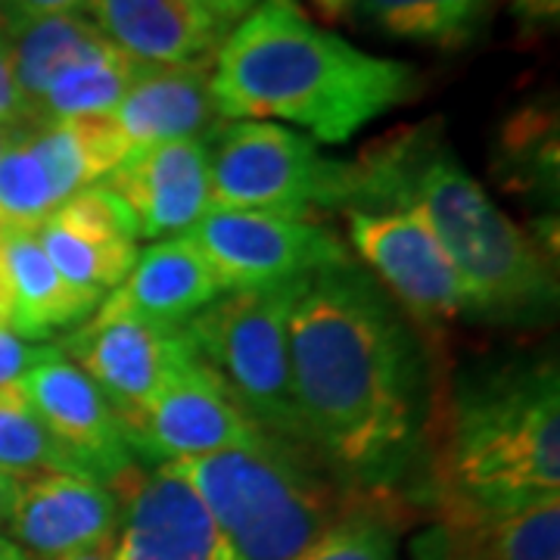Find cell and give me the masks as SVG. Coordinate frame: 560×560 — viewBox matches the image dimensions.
I'll return each mask as SVG.
<instances>
[{
    "label": "cell",
    "mask_w": 560,
    "mask_h": 560,
    "mask_svg": "<svg viewBox=\"0 0 560 560\" xmlns=\"http://www.w3.org/2000/svg\"><path fill=\"white\" fill-rule=\"evenodd\" d=\"M88 0H0V28H13L22 22L84 13Z\"/></svg>",
    "instance_id": "obj_29"
},
{
    "label": "cell",
    "mask_w": 560,
    "mask_h": 560,
    "mask_svg": "<svg viewBox=\"0 0 560 560\" xmlns=\"http://www.w3.org/2000/svg\"><path fill=\"white\" fill-rule=\"evenodd\" d=\"M66 359L88 374L125 427L194 355L180 330H160L128 318H91L57 342Z\"/></svg>",
    "instance_id": "obj_13"
},
{
    "label": "cell",
    "mask_w": 560,
    "mask_h": 560,
    "mask_svg": "<svg viewBox=\"0 0 560 560\" xmlns=\"http://www.w3.org/2000/svg\"><path fill=\"white\" fill-rule=\"evenodd\" d=\"M349 237L361 268L418 327L440 330L467 315L458 275L415 206L349 212Z\"/></svg>",
    "instance_id": "obj_11"
},
{
    "label": "cell",
    "mask_w": 560,
    "mask_h": 560,
    "mask_svg": "<svg viewBox=\"0 0 560 560\" xmlns=\"http://www.w3.org/2000/svg\"><path fill=\"white\" fill-rule=\"evenodd\" d=\"M433 521L495 517L560 495V371L555 355L460 374L427 420Z\"/></svg>",
    "instance_id": "obj_3"
},
{
    "label": "cell",
    "mask_w": 560,
    "mask_h": 560,
    "mask_svg": "<svg viewBox=\"0 0 560 560\" xmlns=\"http://www.w3.org/2000/svg\"><path fill=\"white\" fill-rule=\"evenodd\" d=\"M153 69L156 66L135 60L125 50L113 47L103 57L81 62L54 81L44 91L32 121L50 125V121L84 119V116H109L121 97Z\"/></svg>",
    "instance_id": "obj_25"
},
{
    "label": "cell",
    "mask_w": 560,
    "mask_h": 560,
    "mask_svg": "<svg viewBox=\"0 0 560 560\" xmlns=\"http://www.w3.org/2000/svg\"><path fill=\"white\" fill-rule=\"evenodd\" d=\"M131 150L168 140H212L221 119L212 94V69L156 66L109 113Z\"/></svg>",
    "instance_id": "obj_22"
},
{
    "label": "cell",
    "mask_w": 560,
    "mask_h": 560,
    "mask_svg": "<svg viewBox=\"0 0 560 560\" xmlns=\"http://www.w3.org/2000/svg\"><path fill=\"white\" fill-rule=\"evenodd\" d=\"M168 467L200 495L241 560H293L374 499L346 486L318 452L280 440Z\"/></svg>",
    "instance_id": "obj_5"
},
{
    "label": "cell",
    "mask_w": 560,
    "mask_h": 560,
    "mask_svg": "<svg viewBox=\"0 0 560 560\" xmlns=\"http://www.w3.org/2000/svg\"><path fill=\"white\" fill-rule=\"evenodd\" d=\"M197 3H202L212 16H219L224 25H237V22H243L256 7H261L265 0H197Z\"/></svg>",
    "instance_id": "obj_32"
},
{
    "label": "cell",
    "mask_w": 560,
    "mask_h": 560,
    "mask_svg": "<svg viewBox=\"0 0 560 560\" xmlns=\"http://www.w3.org/2000/svg\"><path fill=\"white\" fill-rule=\"evenodd\" d=\"M140 467L202 458L275 440L243 411L197 355L180 364L138 418L121 427Z\"/></svg>",
    "instance_id": "obj_10"
},
{
    "label": "cell",
    "mask_w": 560,
    "mask_h": 560,
    "mask_svg": "<svg viewBox=\"0 0 560 560\" xmlns=\"http://www.w3.org/2000/svg\"><path fill=\"white\" fill-rule=\"evenodd\" d=\"M0 121L32 125L20 97V88H16V75H13V44L3 28H0Z\"/></svg>",
    "instance_id": "obj_30"
},
{
    "label": "cell",
    "mask_w": 560,
    "mask_h": 560,
    "mask_svg": "<svg viewBox=\"0 0 560 560\" xmlns=\"http://www.w3.org/2000/svg\"><path fill=\"white\" fill-rule=\"evenodd\" d=\"M300 283L221 293L187 320L180 334L268 436L312 448L302 427L287 337L290 305Z\"/></svg>",
    "instance_id": "obj_6"
},
{
    "label": "cell",
    "mask_w": 560,
    "mask_h": 560,
    "mask_svg": "<svg viewBox=\"0 0 560 560\" xmlns=\"http://www.w3.org/2000/svg\"><path fill=\"white\" fill-rule=\"evenodd\" d=\"M212 94L224 121H287L315 143H346L415 101L420 72L364 54L293 0H265L221 44Z\"/></svg>",
    "instance_id": "obj_4"
},
{
    "label": "cell",
    "mask_w": 560,
    "mask_h": 560,
    "mask_svg": "<svg viewBox=\"0 0 560 560\" xmlns=\"http://www.w3.org/2000/svg\"><path fill=\"white\" fill-rule=\"evenodd\" d=\"M0 560H35V558H28L16 541L7 539V536L0 533Z\"/></svg>",
    "instance_id": "obj_36"
},
{
    "label": "cell",
    "mask_w": 560,
    "mask_h": 560,
    "mask_svg": "<svg viewBox=\"0 0 560 560\" xmlns=\"http://www.w3.org/2000/svg\"><path fill=\"white\" fill-rule=\"evenodd\" d=\"M109 551H113V548H97V551H88V555H75V558H66V560H109Z\"/></svg>",
    "instance_id": "obj_38"
},
{
    "label": "cell",
    "mask_w": 560,
    "mask_h": 560,
    "mask_svg": "<svg viewBox=\"0 0 560 560\" xmlns=\"http://www.w3.org/2000/svg\"><path fill=\"white\" fill-rule=\"evenodd\" d=\"M128 153L109 116L32 125L0 160V234L38 231L50 212L101 184Z\"/></svg>",
    "instance_id": "obj_8"
},
{
    "label": "cell",
    "mask_w": 560,
    "mask_h": 560,
    "mask_svg": "<svg viewBox=\"0 0 560 560\" xmlns=\"http://www.w3.org/2000/svg\"><path fill=\"white\" fill-rule=\"evenodd\" d=\"M3 32L13 44V75H16V88L25 103L28 121L35 119L40 97L54 81L81 62L103 57L106 50L116 47L84 13H62V16L22 22Z\"/></svg>",
    "instance_id": "obj_23"
},
{
    "label": "cell",
    "mask_w": 560,
    "mask_h": 560,
    "mask_svg": "<svg viewBox=\"0 0 560 560\" xmlns=\"http://www.w3.org/2000/svg\"><path fill=\"white\" fill-rule=\"evenodd\" d=\"M121 523L119 492L81 474L20 477L7 539L35 560H66L113 548Z\"/></svg>",
    "instance_id": "obj_14"
},
{
    "label": "cell",
    "mask_w": 560,
    "mask_h": 560,
    "mask_svg": "<svg viewBox=\"0 0 560 560\" xmlns=\"http://www.w3.org/2000/svg\"><path fill=\"white\" fill-rule=\"evenodd\" d=\"M411 560H560V495L495 517H448L423 526Z\"/></svg>",
    "instance_id": "obj_21"
},
{
    "label": "cell",
    "mask_w": 560,
    "mask_h": 560,
    "mask_svg": "<svg viewBox=\"0 0 560 560\" xmlns=\"http://www.w3.org/2000/svg\"><path fill=\"white\" fill-rule=\"evenodd\" d=\"M312 3H315V10H318L320 20L330 22V25L349 20V16H352V10L359 7V0H312Z\"/></svg>",
    "instance_id": "obj_34"
},
{
    "label": "cell",
    "mask_w": 560,
    "mask_h": 560,
    "mask_svg": "<svg viewBox=\"0 0 560 560\" xmlns=\"http://www.w3.org/2000/svg\"><path fill=\"white\" fill-rule=\"evenodd\" d=\"M287 337L308 445L355 492L411 508L430 396L423 346L405 312L346 259L296 287Z\"/></svg>",
    "instance_id": "obj_1"
},
{
    "label": "cell",
    "mask_w": 560,
    "mask_h": 560,
    "mask_svg": "<svg viewBox=\"0 0 560 560\" xmlns=\"http://www.w3.org/2000/svg\"><path fill=\"white\" fill-rule=\"evenodd\" d=\"M501 0H359L383 35L455 54L477 44Z\"/></svg>",
    "instance_id": "obj_24"
},
{
    "label": "cell",
    "mask_w": 560,
    "mask_h": 560,
    "mask_svg": "<svg viewBox=\"0 0 560 560\" xmlns=\"http://www.w3.org/2000/svg\"><path fill=\"white\" fill-rule=\"evenodd\" d=\"M187 237L209 261L221 293L290 287L352 259L340 237L315 219L259 209H209Z\"/></svg>",
    "instance_id": "obj_9"
},
{
    "label": "cell",
    "mask_w": 560,
    "mask_h": 560,
    "mask_svg": "<svg viewBox=\"0 0 560 560\" xmlns=\"http://www.w3.org/2000/svg\"><path fill=\"white\" fill-rule=\"evenodd\" d=\"M16 492H20V477L0 467V526H7L10 514H13Z\"/></svg>",
    "instance_id": "obj_33"
},
{
    "label": "cell",
    "mask_w": 560,
    "mask_h": 560,
    "mask_svg": "<svg viewBox=\"0 0 560 560\" xmlns=\"http://www.w3.org/2000/svg\"><path fill=\"white\" fill-rule=\"evenodd\" d=\"M84 16L128 57L168 69H212L231 35L197 0H88Z\"/></svg>",
    "instance_id": "obj_18"
},
{
    "label": "cell",
    "mask_w": 560,
    "mask_h": 560,
    "mask_svg": "<svg viewBox=\"0 0 560 560\" xmlns=\"http://www.w3.org/2000/svg\"><path fill=\"white\" fill-rule=\"evenodd\" d=\"M16 386L40 423L94 480L116 486L138 464L109 401L57 346H50V352Z\"/></svg>",
    "instance_id": "obj_16"
},
{
    "label": "cell",
    "mask_w": 560,
    "mask_h": 560,
    "mask_svg": "<svg viewBox=\"0 0 560 560\" xmlns=\"http://www.w3.org/2000/svg\"><path fill=\"white\" fill-rule=\"evenodd\" d=\"M408 521L411 508L405 501H364L293 560H399V539Z\"/></svg>",
    "instance_id": "obj_26"
},
{
    "label": "cell",
    "mask_w": 560,
    "mask_h": 560,
    "mask_svg": "<svg viewBox=\"0 0 560 560\" xmlns=\"http://www.w3.org/2000/svg\"><path fill=\"white\" fill-rule=\"evenodd\" d=\"M47 352H50L47 342L22 340L10 327L0 324V386L20 383Z\"/></svg>",
    "instance_id": "obj_28"
},
{
    "label": "cell",
    "mask_w": 560,
    "mask_h": 560,
    "mask_svg": "<svg viewBox=\"0 0 560 560\" xmlns=\"http://www.w3.org/2000/svg\"><path fill=\"white\" fill-rule=\"evenodd\" d=\"M221 287L209 261L187 234L165 237L140 249L135 268L97 305V318H128L180 330L197 312L219 300Z\"/></svg>",
    "instance_id": "obj_19"
},
{
    "label": "cell",
    "mask_w": 560,
    "mask_h": 560,
    "mask_svg": "<svg viewBox=\"0 0 560 560\" xmlns=\"http://www.w3.org/2000/svg\"><path fill=\"white\" fill-rule=\"evenodd\" d=\"M393 206H415L436 234L464 287L467 318L529 327L555 315L548 253L445 147L440 121L399 128L352 160L349 212Z\"/></svg>",
    "instance_id": "obj_2"
},
{
    "label": "cell",
    "mask_w": 560,
    "mask_h": 560,
    "mask_svg": "<svg viewBox=\"0 0 560 560\" xmlns=\"http://www.w3.org/2000/svg\"><path fill=\"white\" fill-rule=\"evenodd\" d=\"M35 237L62 278L101 296L128 278L140 256L128 212L103 184L62 202L40 221Z\"/></svg>",
    "instance_id": "obj_17"
},
{
    "label": "cell",
    "mask_w": 560,
    "mask_h": 560,
    "mask_svg": "<svg viewBox=\"0 0 560 560\" xmlns=\"http://www.w3.org/2000/svg\"><path fill=\"white\" fill-rule=\"evenodd\" d=\"M28 128H32V125H22V121H0V160H3V153H7Z\"/></svg>",
    "instance_id": "obj_35"
},
{
    "label": "cell",
    "mask_w": 560,
    "mask_h": 560,
    "mask_svg": "<svg viewBox=\"0 0 560 560\" xmlns=\"http://www.w3.org/2000/svg\"><path fill=\"white\" fill-rule=\"evenodd\" d=\"M511 13L523 35L548 32L558 25L560 0H511Z\"/></svg>",
    "instance_id": "obj_31"
},
{
    "label": "cell",
    "mask_w": 560,
    "mask_h": 560,
    "mask_svg": "<svg viewBox=\"0 0 560 560\" xmlns=\"http://www.w3.org/2000/svg\"><path fill=\"white\" fill-rule=\"evenodd\" d=\"M0 268L7 283V327L28 342H47L60 330H75L103 302L101 293L81 290L44 256L35 231L0 237Z\"/></svg>",
    "instance_id": "obj_20"
},
{
    "label": "cell",
    "mask_w": 560,
    "mask_h": 560,
    "mask_svg": "<svg viewBox=\"0 0 560 560\" xmlns=\"http://www.w3.org/2000/svg\"><path fill=\"white\" fill-rule=\"evenodd\" d=\"M101 184L128 212L138 241L180 237L212 209L209 140H168L131 150Z\"/></svg>",
    "instance_id": "obj_15"
},
{
    "label": "cell",
    "mask_w": 560,
    "mask_h": 560,
    "mask_svg": "<svg viewBox=\"0 0 560 560\" xmlns=\"http://www.w3.org/2000/svg\"><path fill=\"white\" fill-rule=\"evenodd\" d=\"M209 172L212 209L312 219L352 202V162L324 156L308 135L275 121H224L209 140Z\"/></svg>",
    "instance_id": "obj_7"
},
{
    "label": "cell",
    "mask_w": 560,
    "mask_h": 560,
    "mask_svg": "<svg viewBox=\"0 0 560 560\" xmlns=\"http://www.w3.org/2000/svg\"><path fill=\"white\" fill-rule=\"evenodd\" d=\"M7 315H10V302H7V283H3V268H0V324L7 327Z\"/></svg>",
    "instance_id": "obj_37"
},
{
    "label": "cell",
    "mask_w": 560,
    "mask_h": 560,
    "mask_svg": "<svg viewBox=\"0 0 560 560\" xmlns=\"http://www.w3.org/2000/svg\"><path fill=\"white\" fill-rule=\"evenodd\" d=\"M113 489L121 523L109 560H241L200 495L168 464H135Z\"/></svg>",
    "instance_id": "obj_12"
},
{
    "label": "cell",
    "mask_w": 560,
    "mask_h": 560,
    "mask_svg": "<svg viewBox=\"0 0 560 560\" xmlns=\"http://www.w3.org/2000/svg\"><path fill=\"white\" fill-rule=\"evenodd\" d=\"M0 237H3V234H0Z\"/></svg>",
    "instance_id": "obj_39"
},
{
    "label": "cell",
    "mask_w": 560,
    "mask_h": 560,
    "mask_svg": "<svg viewBox=\"0 0 560 560\" xmlns=\"http://www.w3.org/2000/svg\"><path fill=\"white\" fill-rule=\"evenodd\" d=\"M0 467L16 477H32V474L91 477L79 458L40 423L16 383L0 386Z\"/></svg>",
    "instance_id": "obj_27"
}]
</instances>
